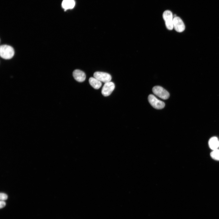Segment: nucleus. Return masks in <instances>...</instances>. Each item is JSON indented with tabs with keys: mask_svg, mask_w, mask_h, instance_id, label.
<instances>
[{
	"mask_svg": "<svg viewBox=\"0 0 219 219\" xmlns=\"http://www.w3.org/2000/svg\"><path fill=\"white\" fill-rule=\"evenodd\" d=\"M93 76L101 82L105 83L110 82L112 78L110 74L103 72H96L94 73Z\"/></svg>",
	"mask_w": 219,
	"mask_h": 219,
	"instance_id": "423d86ee",
	"label": "nucleus"
},
{
	"mask_svg": "<svg viewBox=\"0 0 219 219\" xmlns=\"http://www.w3.org/2000/svg\"><path fill=\"white\" fill-rule=\"evenodd\" d=\"M6 205L5 202L3 200H0V208L2 209Z\"/></svg>",
	"mask_w": 219,
	"mask_h": 219,
	"instance_id": "4468645a",
	"label": "nucleus"
},
{
	"mask_svg": "<svg viewBox=\"0 0 219 219\" xmlns=\"http://www.w3.org/2000/svg\"><path fill=\"white\" fill-rule=\"evenodd\" d=\"M148 99L150 104L155 109H161L165 106V103L164 102L158 99L153 95H149Z\"/></svg>",
	"mask_w": 219,
	"mask_h": 219,
	"instance_id": "20e7f679",
	"label": "nucleus"
},
{
	"mask_svg": "<svg viewBox=\"0 0 219 219\" xmlns=\"http://www.w3.org/2000/svg\"><path fill=\"white\" fill-rule=\"evenodd\" d=\"M152 90L155 95L162 99H167L169 97V92L161 86H155L153 88Z\"/></svg>",
	"mask_w": 219,
	"mask_h": 219,
	"instance_id": "7ed1b4c3",
	"label": "nucleus"
},
{
	"mask_svg": "<svg viewBox=\"0 0 219 219\" xmlns=\"http://www.w3.org/2000/svg\"><path fill=\"white\" fill-rule=\"evenodd\" d=\"M208 144L210 148L212 150L217 149L219 147V141L217 137H212L210 139Z\"/></svg>",
	"mask_w": 219,
	"mask_h": 219,
	"instance_id": "1a4fd4ad",
	"label": "nucleus"
},
{
	"mask_svg": "<svg viewBox=\"0 0 219 219\" xmlns=\"http://www.w3.org/2000/svg\"><path fill=\"white\" fill-rule=\"evenodd\" d=\"M173 26L175 30L178 32H183L185 28V25L182 19L177 16L173 18Z\"/></svg>",
	"mask_w": 219,
	"mask_h": 219,
	"instance_id": "39448f33",
	"label": "nucleus"
},
{
	"mask_svg": "<svg viewBox=\"0 0 219 219\" xmlns=\"http://www.w3.org/2000/svg\"><path fill=\"white\" fill-rule=\"evenodd\" d=\"M89 82L91 85L95 89H99L102 85L101 82L95 77H90L89 79Z\"/></svg>",
	"mask_w": 219,
	"mask_h": 219,
	"instance_id": "9b49d317",
	"label": "nucleus"
},
{
	"mask_svg": "<svg viewBox=\"0 0 219 219\" xmlns=\"http://www.w3.org/2000/svg\"><path fill=\"white\" fill-rule=\"evenodd\" d=\"M210 155L214 159L219 161V150L217 149L213 150L210 153Z\"/></svg>",
	"mask_w": 219,
	"mask_h": 219,
	"instance_id": "f8f14e48",
	"label": "nucleus"
},
{
	"mask_svg": "<svg viewBox=\"0 0 219 219\" xmlns=\"http://www.w3.org/2000/svg\"><path fill=\"white\" fill-rule=\"evenodd\" d=\"M8 198L7 195L5 193H1L0 194V199L1 200L4 201Z\"/></svg>",
	"mask_w": 219,
	"mask_h": 219,
	"instance_id": "ddd939ff",
	"label": "nucleus"
},
{
	"mask_svg": "<svg viewBox=\"0 0 219 219\" xmlns=\"http://www.w3.org/2000/svg\"><path fill=\"white\" fill-rule=\"evenodd\" d=\"M14 54V50L11 46L7 45H2L0 47V55L5 59L12 58Z\"/></svg>",
	"mask_w": 219,
	"mask_h": 219,
	"instance_id": "f257e3e1",
	"label": "nucleus"
},
{
	"mask_svg": "<svg viewBox=\"0 0 219 219\" xmlns=\"http://www.w3.org/2000/svg\"><path fill=\"white\" fill-rule=\"evenodd\" d=\"M172 12L170 10H166L163 14V18L165 21L167 29L172 30L173 28V17Z\"/></svg>",
	"mask_w": 219,
	"mask_h": 219,
	"instance_id": "f03ea898",
	"label": "nucleus"
},
{
	"mask_svg": "<svg viewBox=\"0 0 219 219\" xmlns=\"http://www.w3.org/2000/svg\"><path fill=\"white\" fill-rule=\"evenodd\" d=\"M75 5L74 0H63L62 3V8L65 10L72 9Z\"/></svg>",
	"mask_w": 219,
	"mask_h": 219,
	"instance_id": "9d476101",
	"label": "nucleus"
},
{
	"mask_svg": "<svg viewBox=\"0 0 219 219\" xmlns=\"http://www.w3.org/2000/svg\"><path fill=\"white\" fill-rule=\"evenodd\" d=\"M115 87V85L113 82H109L105 83L102 89V94L105 96H108L111 94Z\"/></svg>",
	"mask_w": 219,
	"mask_h": 219,
	"instance_id": "0eeeda50",
	"label": "nucleus"
},
{
	"mask_svg": "<svg viewBox=\"0 0 219 219\" xmlns=\"http://www.w3.org/2000/svg\"><path fill=\"white\" fill-rule=\"evenodd\" d=\"M73 76L75 79L79 82H82L85 79L86 75L85 73L80 70H75L73 72Z\"/></svg>",
	"mask_w": 219,
	"mask_h": 219,
	"instance_id": "6e6552de",
	"label": "nucleus"
}]
</instances>
